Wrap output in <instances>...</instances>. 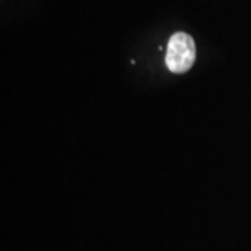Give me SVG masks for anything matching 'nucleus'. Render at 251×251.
Here are the masks:
<instances>
[{
	"mask_svg": "<svg viewBox=\"0 0 251 251\" xmlns=\"http://www.w3.org/2000/svg\"><path fill=\"white\" fill-rule=\"evenodd\" d=\"M196 42L186 32H176L171 36L165 63L172 73L181 74L188 72L196 62Z\"/></svg>",
	"mask_w": 251,
	"mask_h": 251,
	"instance_id": "f257e3e1",
	"label": "nucleus"
}]
</instances>
